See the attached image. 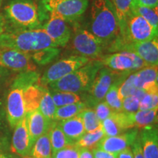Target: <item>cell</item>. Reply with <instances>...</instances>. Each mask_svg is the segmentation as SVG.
<instances>
[{"mask_svg":"<svg viewBox=\"0 0 158 158\" xmlns=\"http://www.w3.org/2000/svg\"><path fill=\"white\" fill-rule=\"evenodd\" d=\"M88 30L107 49L120 36L119 26L110 0H92Z\"/></svg>","mask_w":158,"mask_h":158,"instance_id":"obj_1","label":"cell"},{"mask_svg":"<svg viewBox=\"0 0 158 158\" xmlns=\"http://www.w3.org/2000/svg\"><path fill=\"white\" fill-rule=\"evenodd\" d=\"M49 47L57 46L42 28L15 29L6 32L4 31L0 35V50L15 49L32 54Z\"/></svg>","mask_w":158,"mask_h":158,"instance_id":"obj_2","label":"cell"},{"mask_svg":"<svg viewBox=\"0 0 158 158\" xmlns=\"http://www.w3.org/2000/svg\"><path fill=\"white\" fill-rule=\"evenodd\" d=\"M103 66L100 59H91L81 68L49 84L47 87L52 90L84 94L89 89L98 71Z\"/></svg>","mask_w":158,"mask_h":158,"instance_id":"obj_3","label":"cell"},{"mask_svg":"<svg viewBox=\"0 0 158 158\" xmlns=\"http://www.w3.org/2000/svg\"><path fill=\"white\" fill-rule=\"evenodd\" d=\"M40 76L37 71L21 73L10 88L7 98V118L11 127L26 116L23 92L31 84L39 83Z\"/></svg>","mask_w":158,"mask_h":158,"instance_id":"obj_4","label":"cell"},{"mask_svg":"<svg viewBox=\"0 0 158 158\" xmlns=\"http://www.w3.org/2000/svg\"><path fill=\"white\" fill-rule=\"evenodd\" d=\"M4 14L6 20L18 30L42 27L40 9L34 0H11L5 5Z\"/></svg>","mask_w":158,"mask_h":158,"instance_id":"obj_5","label":"cell"},{"mask_svg":"<svg viewBox=\"0 0 158 158\" xmlns=\"http://www.w3.org/2000/svg\"><path fill=\"white\" fill-rule=\"evenodd\" d=\"M41 9L49 15L74 22L87 10L89 0H40Z\"/></svg>","mask_w":158,"mask_h":158,"instance_id":"obj_6","label":"cell"},{"mask_svg":"<svg viewBox=\"0 0 158 158\" xmlns=\"http://www.w3.org/2000/svg\"><path fill=\"white\" fill-rule=\"evenodd\" d=\"M110 53L128 51L139 56L147 66L157 67L158 40L157 38L145 42L132 43L117 38L107 48Z\"/></svg>","mask_w":158,"mask_h":158,"instance_id":"obj_7","label":"cell"},{"mask_svg":"<svg viewBox=\"0 0 158 158\" xmlns=\"http://www.w3.org/2000/svg\"><path fill=\"white\" fill-rule=\"evenodd\" d=\"M123 73H118L115 71L103 66L98 71L92 86L87 92L82 94V100L86 107L93 108L100 102L103 101L105 96L113 84V82Z\"/></svg>","mask_w":158,"mask_h":158,"instance_id":"obj_8","label":"cell"},{"mask_svg":"<svg viewBox=\"0 0 158 158\" xmlns=\"http://www.w3.org/2000/svg\"><path fill=\"white\" fill-rule=\"evenodd\" d=\"M70 40L72 48L79 56L89 59H100L102 56L104 47L88 29L76 27Z\"/></svg>","mask_w":158,"mask_h":158,"instance_id":"obj_9","label":"cell"},{"mask_svg":"<svg viewBox=\"0 0 158 158\" xmlns=\"http://www.w3.org/2000/svg\"><path fill=\"white\" fill-rule=\"evenodd\" d=\"M89 60L91 59L79 55H73L59 59L45 71L40 78L39 84L43 86H48L49 84L81 68Z\"/></svg>","mask_w":158,"mask_h":158,"instance_id":"obj_10","label":"cell"},{"mask_svg":"<svg viewBox=\"0 0 158 158\" xmlns=\"http://www.w3.org/2000/svg\"><path fill=\"white\" fill-rule=\"evenodd\" d=\"M100 59L105 67L118 73L131 74L147 67L139 56L128 51H117L102 55Z\"/></svg>","mask_w":158,"mask_h":158,"instance_id":"obj_11","label":"cell"},{"mask_svg":"<svg viewBox=\"0 0 158 158\" xmlns=\"http://www.w3.org/2000/svg\"><path fill=\"white\" fill-rule=\"evenodd\" d=\"M157 29L154 28L143 18L132 13L127 20L125 37L122 40L132 43L145 42L157 38Z\"/></svg>","mask_w":158,"mask_h":158,"instance_id":"obj_12","label":"cell"},{"mask_svg":"<svg viewBox=\"0 0 158 158\" xmlns=\"http://www.w3.org/2000/svg\"><path fill=\"white\" fill-rule=\"evenodd\" d=\"M0 66L20 73L36 71L37 69L31 54L15 49L0 50Z\"/></svg>","mask_w":158,"mask_h":158,"instance_id":"obj_13","label":"cell"},{"mask_svg":"<svg viewBox=\"0 0 158 158\" xmlns=\"http://www.w3.org/2000/svg\"><path fill=\"white\" fill-rule=\"evenodd\" d=\"M41 28L59 48L65 46L70 40L72 29L68 22L61 18L49 15L48 19Z\"/></svg>","mask_w":158,"mask_h":158,"instance_id":"obj_14","label":"cell"},{"mask_svg":"<svg viewBox=\"0 0 158 158\" xmlns=\"http://www.w3.org/2000/svg\"><path fill=\"white\" fill-rule=\"evenodd\" d=\"M138 135V129L133 128L121 135L105 136L99 142L97 148L111 153H118L128 147H131Z\"/></svg>","mask_w":158,"mask_h":158,"instance_id":"obj_15","label":"cell"},{"mask_svg":"<svg viewBox=\"0 0 158 158\" xmlns=\"http://www.w3.org/2000/svg\"><path fill=\"white\" fill-rule=\"evenodd\" d=\"M105 135L116 136L133 129L134 125L129 113L113 112L111 115L102 122Z\"/></svg>","mask_w":158,"mask_h":158,"instance_id":"obj_16","label":"cell"},{"mask_svg":"<svg viewBox=\"0 0 158 158\" xmlns=\"http://www.w3.org/2000/svg\"><path fill=\"white\" fill-rule=\"evenodd\" d=\"M31 149L27 119V116H25L15 126L12 138V151L21 157H27L30 155Z\"/></svg>","mask_w":158,"mask_h":158,"instance_id":"obj_17","label":"cell"},{"mask_svg":"<svg viewBox=\"0 0 158 158\" xmlns=\"http://www.w3.org/2000/svg\"><path fill=\"white\" fill-rule=\"evenodd\" d=\"M157 67H145L133 73L135 86L147 93L158 92Z\"/></svg>","mask_w":158,"mask_h":158,"instance_id":"obj_18","label":"cell"},{"mask_svg":"<svg viewBox=\"0 0 158 158\" xmlns=\"http://www.w3.org/2000/svg\"><path fill=\"white\" fill-rule=\"evenodd\" d=\"M31 147L37 138L48 133L50 122L43 115L39 109L26 114Z\"/></svg>","mask_w":158,"mask_h":158,"instance_id":"obj_19","label":"cell"},{"mask_svg":"<svg viewBox=\"0 0 158 158\" xmlns=\"http://www.w3.org/2000/svg\"><path fill=\"white\" fill-rule=\"evenodd\" d=\"M143 158H158V131L155 127L141 130L138 134Z\"/></svg>","mask_w":158,"mask_h":158,"instance_id":"obj_20","label":"cell"},{"mask_svg":"<svg viewBox=\"0 0 158 158\" xmlns=\"http://www.w3.org/2000/svg\"><path fill=\"white\" fill-rule=\"evenodd\" d=\"M70 145H74L86 133L80 114L68 119L58 122Z\"/></svg>","mask_w":158,"mask_h":158,"instance_id":"obj_21","label":"cell"},{"mask_svg":"<svg viewBox=\"0 0 158 158\" xmlns=\"http://www.w3.org/2000/svg\"><path fill=\"white\" fill-rule=\"evenodd\" d=\"M115 10L116 18L119 26V38L124 39L125 37L126 26L127 20L132 14L133 0H110Z\"/></svg>","mask_w":158,"mask_h":158,"instance_id":"obj_22","label":"cell"},{"mask_svg":"<svg viewBox=\"0 0 158 158\" xmlns=\"http://www.w3.org/2000/svg\"><path fill=\"white\" fill-rule=\"evenodd\" d=\"M44 86H41L39 83L31 84L28 86L23 92V101L26 113L38 109L41 98H42Z\"/></svg>","mask_w":158,"mask_h":158,"instance_id":"obj_23","label":"cell"},{"mask_svg":"<svg viewBox=\"0 0 158 158\" xmlns=\"http://www.w3.org/2000/svg\"><path fill=\"white\" fill-rule=\"evenodd\" d=\"M157 109L138 110L135 113H130L132 122L134 127L137 129H144V128L155 127L157 122Z\"/></svg>","mask_w":158,"mask_h":158,"instance_id":"obj_24","label":"cell"},{"mask_svg":"<svg viewBox=\"0 0 158 158\" xmlns=\"http://www.w3.org/2000/svg\"><path fill=\"white\" fill-rule=\"evenodd\" d=\"M130 74H122L111 84L109 89L105 96L104 101L107 103L114 112H123L122 111V100L119 98L118 93V86L122 81Z\"/></svg>","mask_w":158,"mask_h":158,"instance_id":"obj_25","label":"cell"},{"mask_svg":"<svg viewBox=\"0 0 158 158\" xmlns=\"http://www.w3.org/2000/svg\"><path fill=\"white\" fill-rule=\"evenodd\" d=\"M48 133L50 138L52 155L56 153L59 150L70 145L67 138L65 137L62 130L61 129L60 126L59 125L58 122L54 121L51 122Z\"/></svg>","mask_w":158,"mask_h":158,"instance_id":"obj_26","label":"cell"},{"mask_svg":"<svg viewBox=\"0 0 158 158\" xmlns=\"http://www.w3.org/2000/svg\"><path fill=\"white\" fill-rule=\"evenodd\" d=\"M29 155L31 158H51L52 149L48 133L37 138L31 147Z\"/></svg>","mask_w":158,"mask_h":158,"instance_id":"obj_27","label":"cell"},{"mask_svg":"<svg viewBox=\"0 0 158 158\" xmlns=\"http://www.w3.org/2000/svg\"><path fill=\"white\" fill-rule=\"evenodd\" d=\"M86 107L84 102L81 101L74 104L64 106L56 108L54 114V120L56 122L68 119L80 114Z\"/></svg>","mask_w":158,"mask_h":158,"instance_id":"obj_28","label":"cell"},{"mask_svg":"<svg viewBox=\"0 0 158 158\" xmlns=\"http://www.w3.org/2000/svg\"><path fill=\"white\" fill-rule=\"evenodd\" d=\"M105 133L102 126L96 130L86 133L78 141L75 143L80 149H93L97 148L98 144L105 137Z\"/></svg>","mask_w":158,"mask_h":158,"instance_id":"obj_29","label":"cell"},{"mask_svg":"<svg viewBox=\"0 0 158 158\" xmlns=\"http://www.w3.org/2000/svg\"><path fill=\"white\" fill-rule=\"evenodd\" d=\"M61 48L58 47H49L42 50L37 51L31 54V59L35 64L46 65L54 61L60 54Z\"/></svg>","mask_w":158,"mask_h":158,"instance_id":"obj_30","label":"cell"},{"mask_svg":"<svg viewBox=\"0 0 158 158\" xmlns=\"http://www.w3.org/2000/svg\"><path fill=\"white\" fill-rule=\"evenodd\" d=\"M49 91L56 108L83 101L82 97L79 94L52 89H49Z\"/></svg>","mask_w":158,"mask_h":158,"instance_id":"obj_31","label":"cell"},{"mask_svg":"<svg viewBox=\"0 0 158 158\" xmlns=\"http://www.w3.org/2000/svg\"><path fill=\"white\" fill-rule=\"evenodd\" d=\"M56 108V107L55 106L49 89H48L47 86H44L38 109L49 122H52L55 121L54 114Z\"/></svg>","mask_w":158,"mask_h":158,"instance_id":"obj_32","label":"cell"},{"mask_svg":"<svg viewBox=\"0 0 158 158\" xmlns=\"http://www.w3.org/2000/svg\"><path fill=\"white\" fill-rule=\"evenodd\" d=\"M132 13L143 18L152 26L154 28L158 29L157 8H151V7H145V6L140 5L133 2Z\"/></svg>","mask_w":158,"mask_h":158,"instance_id":"obj_33","label":"cell"},{"mask_svg":"<svg viewBox=\"0 0 158 158\" xmlns=\"http://www.w3.org/2000/svg\"><path fill=\"white\" fill-rule=\"evenodd\" d=\"M86 133L96 130L102 126V122L97 116L93 108H86L80 114Z\"/></svg>","mask_w":158,"mask_h":158,"instance_id":"obj_34","label":"cell"},{"mask_svg":"<svg viewBox=\"0 0 158 158\" xmlns=\"http://www.w3.org/2000/svg\"><path fill=\"white\" fill-rule=\"evenodd\" d=\"M137 89L133 83V73L127 76L122 81L118 86V93L119 98L122 100L127 97L133 95Z\"/></svg>","mask_w":158,"mask_h":158,"instance_id":"obj_35","label":"cell"},{"mask_svg":"<svg viewBox=\"0 0 158 158\" xmlns=\"http://www.w3.org/2000/svg\"><path fill=\"white\" fill-rule=\"evenodd\" d=\"M158 108V92L146 93L140 100L139 110L157 109Z\"/></svg>","mask_w":158,"mask_h":158,"instance_id":"obj_36","label":"cell"},{"mask_svg":"<svg viewBox=\"0 0 158 158\" xmlns=\"http://www.w3.org/2000/svg\"><path fill=\"white\" fill-rule=\"evenodd\" d=\"M80 148L76 145H70L59 150L56 153L51 155V158H79Z\"/></svg>","mask_w":158,"mask_h":158,"instance_id":"obj_37","label":"cell"},{"mask_svg":"<svg viewBox=\"0 0 158 158\" xmlns=\"http://www.w3.org/2000/svg\"><path fill=\"white\" fill-rule=\"evenodd\" d=\"M140 100L134 96L127 97L122 100V111L125 113H135L139 110Z\"/></svg>","mask_w":158,"mask_h":158,"instance_id":"obj_38","label":"cell"},{"mask_svg":"<svg viewBox=\"0 0 158 158\" xmlns=\"http://www.w3.org/2000/svg\"><path fill=\"white\" fill-rule=\"evenodd\" d=\"M93 109L98 118L101 122L106 118H107L108 116L111 115V114L114 112L111 108H110V106L105 101L99 102L94 106Z\"/></svg>","mask_w":158,"mask_h":158,"instance_id":"obj_39","label":"cell"},{"mask_svg":"<svg viewBox=\"0 0 158 158\" xmlns=\"http://www.w3.org/2000/svg\"><path fill=\"white\" fill-rule=\"evenodd\" d=\"M94 158H117V153H111L98 148H94L92 151Z\"/></svg>","mask_w":158,"mask_h":158,"instance_id":"obj_40","label":"cell"},{"mask_svg":"<svg viewBox=\"0 0 158 158\" xmlns=\"http://www.w3.org/2000/svg\"><path fill=\"white\" fill-rule=\"evenodd\" d=\"M132 147V151H133L134 158H143V154H142V149H141V144L140 141L139 136L138 135L137 138L135 141H134Z\"/></svg>","mask_w":158,"mask_h":158,"instance_id":"obj_41","label":"cell"},{"mask_svg":"<svg viewBox=\"0 0 158 158\" xmlns=\"http://www.w3.org/2000/svg\"><path fill=\"white\" fill-rule=\"evenodd\" d=\"M133 2L140 5L151 7V8L158 7V0H133Z\"/></svg>","mask_w":158,"mask_h":158,"instance_id":"obj_42","label":"cell"},{"mask_svg":"<svg viewBox=\"0 0 158 158\" xmlns=\"http://www.w3.org/2000/svg\"><path fill=\"white\" fill-rule=\"evenodd\" d=\"M117 158H134L133 151L130 147H128L122 150L118 153Z\"/></svg>","mask_w":158,"mask_h":158,"instance_id":"obj_43","label":"cell"},{"mask_svg":"<svg viewBox=\"0 0 158 158\" xmlns=\"http://www.w3.org/2000/svg\"><path fill=\"white\" fill-rule=\"evenodd\" d=\"M79 158H94L92 151L89 149H81Z\"/></svg>","mask_w":158,"mask_h":158,"instance_id":"obj_44","label":"cell"},{"mask_svg":"<svg viewBox=\"0 0 158 158\" xmlns=\"http://www.w3.org/2000/svg\"><path fill=\"white\" fill-rule=\"evenodd\" d=\"M0 158H15L13 155H7V154L0 153Z\"/></svg>","mask_w":158,"mask_h":158,"instance_id":"obj_45","label":"cell"},{"mask_svg":"<svg viewBox=\"0 0 158 158\" xmlns=\"http://www.w3.org/2000/svg\"><path fill=\"white\" fill-rule=\"evenodd\" d=\"M0 26H4V19L1 14H0Z\"/></svg>","mask_w":158,"mask_h":158,"instance_id":"obj_46","label":"cell"},{"mask_svg":"<svg viewBox=\"0 0 158 158\" xmlns=\"http://www.w3.org/2000/svg\"><path fill=\"white\" fill-rule=\"evenodd\" d=\"M5 31V28H4V26H0V35Z\"/></svg>","mask_w":158,"mask_h":158,"instance_id":"obj_47","label":"cell"},{"mask_svg":"<svg viewBox=\"0 0 158 158\" xmlns=\"http://www.w3.org/2000/svg\"><path fill=\"white\" fill-rule=\"evenodd\" d=\"M2 0H0V7H1V5H2Z\"/></svg>","mask_w":158,"mask_h":158,"instance_id":"obj_48","label":"cell"}]
</instances>
